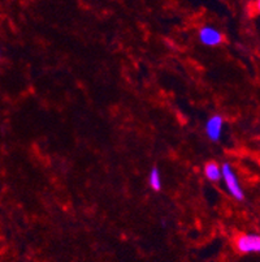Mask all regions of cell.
<instances>
[{
    "mask_svg": "<svg viewBox=\"0 0 260 262\" xmlns=\"http://www.w3.org/2000/svg\"><path fill=\"white\" fill-rule=\"evenodd\" d=\"M221 180L232 198L239 202L245 200V191L242 188L237 172L229 162H224L221 165Z\"/></svg>",
    "mask_w": 260,
    "mask_h": 262,
    "instance_id": "obj_1",
    "label": "cell"
},
{
    "mask_svg": "<svg viewBox=\"0 0 260 262\" xmlns=\"http://www.w3.org/2000/svg\"><path fill=\"white\" fill-rule=\"evenodd\" d=\"M234 249L239 255H260V234L242 232L233 240Z\"/></svg>",
    "mask_w": 260,
    "mask_h": 262,
    "instance_id": "obj_2",
    "label": "cell"
},
{
    "mask_svg": "<svg viewBox=\"0 0 260 262\" xmlns=\"http://www.w3.org/2000/svg\"><path fill=\"white\" fill-rule=\"evenodd\" d=\"M198 39L203 46L214 48L221 46L225 41V37L214 25H202L198 30Z\"/></svg>",
    "mask_w": 260,
    "mask_h": 262,
    "instance_id": "obj_3",
    "label": "cell"
},
{
    "mask_svg": "<svg viewBox=\"0 0 260 262\" xmlns=\"http://www.w3.org/2000/svg\"><path fill=\"white\" fill-rule=\"evenodd\" d=\"M225 125V119L220 114H214L207 119L204 124V133L211 143H218L222 137V129Z\"/></svg>",
    "mask_w": 260,
    "mask_h": 262,
    "instance_id": "obj_4",
    "label": "cell"
},
{
    "mask_svg": "<svg viewBox=\"0 0 260 262\" xmlns=\"http://www.w3.org/2000/svg\"><path fill=\"white\" fill-rule=\"evenodd\" d=\"M203 175L210 183H220L221 181V165L216 161H208L203 166Z\"/></svg>",
    "mask_w": 260,
    "mask_h": 262,
    "instance_id": "obj_5",
    "label": "cell"
},
{
    "mask_svg": "<svg viewBox=\"0 0 260 262\" xmlns=\"http://www.w3.org/2000/svg\"><path fill=\"white\" fill-rule=\"evenodd\" d=\"M149 187L153 192H160L163 189V180H161V172L159 167L153 166L150 170L149 174Z\"/></svg>",
    "mask_w": 260,
    "mask_h": 262,
    "instance_id": "obj_6",
    "label": "cell"
},
{
    "mask_svg": "<svg viewBox=\"0 0 260 262\" xmlns=\"http://www.w3.org/2000/svg\"><path fill=\"white\" fill-rule=\"evenodd\" d=\"M255 11L260 15V0H255Z\"/></svg>",
    "mask_w": 260,
    "mask_h": 262,
    "instance_id": "obj_7",
    "label": "cell"
},
{
    "mask_svg": "<svg viewBox=\"0 0 260 262\" xmlns=\"http://www.w3.org/2000/svg\"><path fill=\"white\" fill-rule=\"evenodd\" d=\"M254 1H255V0H254Z\"/></svg>",
    "mask_w": 260,
    "mask_h": 262,
    "instance_id": "obj_8",
    "label": "cell"
}]
</instances>
